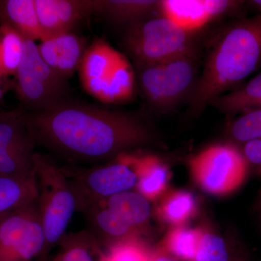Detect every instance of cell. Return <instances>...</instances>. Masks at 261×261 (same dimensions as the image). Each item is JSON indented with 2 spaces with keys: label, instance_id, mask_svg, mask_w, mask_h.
Wrapping results in <instances>:
<instances>
[{
  "label": "cell",
  "instance_id": "obj_1",
  "mask_svg": "<svg viewBox=\"0 0 261 261\" xmlns=\"http://www.w3.org/2000/svg\"><path fill=\"white\" fill-rule=\"evenodd\" d=\"M23 113L36 145L73 161L99 162L117 158L155 138L137 116L69 99L44 111L23 110Z\"/></svg>",
  "mask_w": 261,
  "mask_h": 261
},
{
  "label": "cell",
  "instance_id": "obj_2",
  "mask_svg": "<svg viewBox=\"0 0 261 261\" xmlns=\"http://www.w3.org/2000/svg\"><path fill=\"white\" fill-rule=\"evenodd\" d=\"M260 64L261 14L233 22L211 44L202 74L187 99L190 113H202Z\"/></svg>",
  "mask_w": 261,
  "mask_h": 261
},
{
  "label": "cell",
  "instance_id": "obj_3",
  "mask_svg": "<svg viewBox=\"0 0 261 261\" xmlns=\"http://www.w3.org/2000/svg\"><path fill=\"white\" fill-rule=\"evenodd\" d=\"M34 170L38 210L45 237L44 250L39 258L46 259L66 234L70 220L77 211V200L63 168L50 157L35 153Z\"/></svg>",
  "mask_w": 261,
  "mask_h": 261
},
{
  "label": "cell",
  "instance_id": "obj_4",
  "mask_svg": "<svg viewBox=\"0 0 261 261\" xmlns=\"http://www.w3.org/2000/svg\"><path fill=\"white\" fill-rule=\"evenodd\" d=\"M123 46L136 67L163 63L197 50L194 33L180 28L164 15L128 27Z\"/></svg>",
  "mask_w": 261,
  "mask_h": 261
},
{
  "label": "cell",
  "instance_id": "obj_5",
  "mask_svg": "<svg viewBox=\"0 0 261 261\" xmlns=\"http://www.w3.org/2000/svg\"><path fill=\"white\" fill-rule=\"evenodd\" d=\"M142 94L152 107L169 111L188 99L197 77V50L156 64L136 67Z\"/></svg>",
  "mask_w": 261,
  "mask_h": 261
},
{
  "label": "cell",
  "instance_id": "obj_6",
  "mask_svg": "<svg viewBox=\"0 0 261 261\" xmlns=\"http://www.w3.org/2000/svg\"><path fill=\"white\" fill-rule=\"evenodd\" d=\"M15 76V92L24 111L37 112L68 99V81L42 59L34 41L24 39L23 53Z\"/></svg>",
  "mask_w": 261,
  "mask_h": 261
},
{
  "label": "cell",
  "instance_id": "obj_7",
  "mask_svg": "<svg viewBox=\"0 0 261 261\" xmlns=\"http://www.w3.org/2000/svg\"><path fill=\"white\" fill-rule=\"evenodd\" d=\"M188 166L197 186L216 197L237 191L249 171L241 149L231 144H218L202 149L189 160Z\"/></svg>",
  "mask_w": 261,
  "mask_h": 261
},
{
  "label": "cell",
  "instance_id": "obj_8",
  "mask_svg": "<svg viewBox=\"0 0 261 261\" xmlns=\"http://www.w3.org/2000/svg\"><path fill=\"white\" fill-rule=\"evenodd\" d=\"M116 162L87 169L62 168L73 187L77 211L121 192L130 191L137 185L133 168L118 155Z\"/></svg>",
  "mask_w": 261,
  "mask_h": 261
},
{
  "label": "cell",
  "instance_id": "obj_9",
  "mask_svg": "<svg viewBox=\"0 0 261 261\" xmlns=\"http://www.w3.org/2000/svg\"><path fill=\"white\" fill-rule=\"evenodd\" d=\"M45 245L37 200L0 217V261H34Z\"/></svg>",
  "mask_w": 261,
  "mask_h": 261
},
{
  "label": "cell",
  "instance_id": "obj_10",
  "mask_svg": "<svg viewBox=\"0 0 261 261\" xmlns=\"http://www.w3.org/2000/svg\"><path fill=\"white\" fill-rule=\"evenodd\" d=\"M41 41L71 33L81 20L99 13L101 0H34Z\"/></svg>",
  "mask_w": 261,
  "mask_h": 261
},
{
  "label": "cell",
  "instance_id": "obj_11",
  "mask_svg": "<svg viewBox=\"0 0 261 261\" xmlns=\"http://www.w3.org/2000/svg\"><path fill=\"white\" fill-rule=\"evenodd\" d=\"M122 56L106 39H94L86 49L78 70L84 90L97 99Z\"/></svg>",
  "mask_w": 261,
  "mask_h": 261
},
{
  "label": "cell",
  "instance_id": "obj_12",
  "mask_svg": "<svg viewBox=\"0 0 261 261\" xmlns=\"http://www.w3.org/2000/svg\"><path fill=\"white\" fill-rule=\"evenodd\" d=\"M87 47L85 38L68 33L42 41L38 49L51 69L63 80L68 81L79 70Z\"/></svg>",
  "mask_w": 261,
  "mask_h": 261
},
{
  "label": "cell",
  "instance_id": "obj_13",
  "mask_svg": "<svg viewBox=\"0 0 261 261\" xmlns=\"http://www.w3.org/2000/svg\"><path fill=\"white\" fill-rule=\"evenodd\" d=\"M133 168L137 175L136 192L145 197L147 200H159L168 191L170 179L169 168L162 160L153 154H120Z\"/></svg>",
  "mask_w": 261,
  "mask_h": 261
},
{
  "label": "cell",
  "instance_id": "obj_14",
  "mask_svg": "<svg viewBox=\"0 0 261 261\" xmlns=\"http://www.w3.org/2000/svg\"><path fill=\"white\" fill-rule=\"evenodd\" d=\"M80 213L85 216L90 226L89 231L102 246L128 239L142 238L143 235L111 211L102 201L84 207Z\"/></svg>",
  "mask_w": 261,
  "mask_h": 261
},
{
  "label": "cell",
  "instance_id": "obj_15",
  "mask_svg": "<svg viewBox=\"0 0 261 261\" xmlns=\"http://www.w3.org/2000/svg\"><path fill=\"white\" fill-rule=\"evenodd\" d=\"M36 145L22 108L0 113V149L34 156Z\"/></svg>",
  "mask_w": 261,
  "mask_h": 261
},
{
  "label": "cell",
  "instance_id": "obj_16",
  "mask_svg": "<svg viewBox=\"0 0 261 261\" xmlns=\"http://www.w3.org/2000/svg\"><path fill=\"white\" fill-rule=\"evenodd\" d=\"M14 29L23 39H41L34 0H0V25Z\"/></svg>",
  "mask_w": 261,
  "mask_h": 261
},
{
  "label": "cell",
  "instance_id": "obj_17",
  "mask_svg": "<svg viewBox=\"0 0 261 261\" xmlns=\"http://www.w3.org/2000/svg\"><path fill=\"white\" fill-rule=\"evenodd\" d=\"M36 174L28 176L0 175V217L37 200Z\"/></svg>",
  "mask_w": 261,
  "mask_h": 261
},
{
  "label": "cell",
  "instance_id": "obj_18",
  "mask_svg": "<svg viewBox=\"0 0 261 261\" xmlns=\"http://www.w3.org/2000/svg\"><path fill=\"white\" fill-rule=\"evenodd\" d=\"M132 227L145 235L151 216L149 201L136 191L121 192L102 200Z\"/></svg>",
  "mask_w": 261,
  "mask_h": 261
},
{
  "label": "cell",
  "instance_id": "obj_19",
  "mask_svg": "<svg viewBox=\"0 0 261 261\" xmlns=\"http://www.w3.org/2000/svg\"><path fill=\"white\" fill-rule=\"evenodd\" d=\"M159 9L165 17L178 27L195 33L211 21L205 0H164Z\"/></svg>",
  "mask_w": 261,
  "mask_h": 261
},
{
  "label": "cell",
  "instance_id": "obj_20",
  "mask_svg": "<svg viewBox=\"0 0 261 261\" xmlns=\"http://www.w3.org/2000/svg\"><path fill=\"white\" fill-rule=\"evenodd\" d=\"M50 261H102V244L89 230L66 233Z\"/></svg>",
  "mask_w": 261,
  "mask_h": 261
},
{
  "label": "cell",
  "instance_id": "obj_21",
  "mask_svg": "<svg viewBox=\"0 0 261 261\" xmlns=\"http://www.w3.org/2000/svg\"><path fill=\"white\" fill-rule=\"evenodd\" d=\"M158 200V217L173 227L185 226L197 212L195 197L186 190H168Z\"/></svg>",
  "mask_w": 261,
  "mask_h": 261
},
{
  "label": "cell",
  "instance_id": "obj_22",
  "mask_svg": "<svg viewBox=\"0 0 261 261\" xmlns=\"http://www.w3.org/2000/svg\"><path fill=\"white\" fill-rule=\"evenodd\" d=\"M155 0H101L99 13L115 25H128L147 18L159 8Z\"/></svg>",
  "mask_w": 261,
  "mask_h": 261
},
{
  "label": "cell",
  "instance_id": "obj_23",
  "mask_svg": "<svg viewBox=\"0 0 261 261\" xmlns=\"http://www.w3.org/2000/svg\"><path fill=\"white\" fill-rule=\"evenodd\" d=\"M136 75L133 67L124 56L117 63L112 74L103 86L97 100L107 104L127 102L135 94Z\"/></svg>",
  "mask_w": 261,
  "mask_h": 261
},
{
  "label": "cell",
  "instance_id": "obj_24",
  "mask_svg": "<svg viewBox=\"0 0 261 261\" xmlns=\"http://www.w3.org/2000/svg\"><path fill=\"white\" fill-rule=\"evenodd\" d=\"M211 105L228 115L261 107V73L238 90L216 98Z\"/></svg>",
  "mask_w": 261,
  "mask_h": 261
},
{
  "label": "cell",
  "instance_id": "obj_25",
  "mask_svg": "<svg viewBox=\"0 0 261 261\" xmlns=\"http://www.w3.org/2000/svg\"><path fill=\"white\" fill-rule=\"evenodd\" d=\"M202 228L173 227L160 246L178 261H194Z\"/></svg>",
  "mask_w": 261,
  "mask_h": 261
},
{
  "label": "cell",
  "instance_id": "obj_26",
  "mask_svg": "<svg viewBox=\"0 0 261 261\" xmlns=\"http://www.w3.org/2000/svg\"><path fill=\"white\" fill-rule=\"evenodd\" d=\"M24 39L14 29L0 25V74L15 75L23 53Z\"/></svg>",
  "mask_w": 261,
  "mask_h": 261
},
{
  "label": "cell",
  "instance_id": "obj_27",
  "mask_svg": "<svg viewBox=\"0 0 261 261\" xmlns=\"http://www.w3.org/2000/svg\"><path fill=\"white\" fill-rule=\"evenodd\" d=\"M245 249L238 244H228L219 235L202 229L194 261H230Z\"/></svg>",
  "mask_w": 261,
  "mask_h": 261
},
{
  "label": "cell",
  "instance_id": "obj_28",
  "mask_svg": "<svg viewBox=\"0 0 261 261\" xmlns=\"http://www.w3.org/2000/svg\"><path fill=\"white\" fill-rule=\"evenodd\" d=\"M152 253L142 238L128 239L106 246L102 261H151Z\"/></svg>",
  "mask_w": 261,
  "mask_h": 261
},
{
  "label": "cell",
  "instance_id": "obj_29",
  "mask_svg": "<svg viewBox=\"0 0 261 261\" xmlns=\"http://www.w3.org/2000/svg\"><path fill=\"white\" fill-rule=\"evenodd\" d=\"M233 140L244 144L261 138V108L244 113L233 121L229 128Z\"/></svg>",
  "mask_w": 261,
  "mask_h": 261
},
{
  "label": "cell",
  "instance_id": "obj_30",
  "mask_svg": "<svg viewBox=\"0 0 261 261\" xmlns=\"http://www.w3.org/2000/svg\"><path fill=\"white\" fill-rule=\"evenodd\" d=\"M34 173V155H24L0 149V175L28 176Z\"/></svg>",
  "mask_w": 261,
  "mask_h": 261
},
{
  "label": "cell",
  "instance_id": "obj_31",
  "mask_svg": "<svg viewBox=\"0 0 261 261\" xmlns=\"http://www.w3.org/2000/svg\"><path fill=\"white\" fill-rule=\"evenodd\" d=\"M206 9L211 20L226 15L238 13L243 8L245 2L231 0H205Z\"/></svg>",
  "mask_w": 261,
  "mask_h": 261
},
{
  "label": "cell",
  "instance_id": "obj_32",
  "mask_svg": "<svg viewBox=\"0 0 261 261\" xmlns=\"http://www.w3.org/2000/svg\"><path fill=\"white\" fill-rule=\"evenodd\" d=\"M242 152L249 168L261 173V138L248 141L243 144Z\"/></svg>",
  "mask_w": 261,
  "mask_h": 261
},
{
  "label": "cell",
  "instance_id": "obj_33",
  "mask_svg": "<svg viewBox=\"0 0 261 261\" xmlns=\"http://www.w3.org/2000/svg\"><path fill=\"white\" fill-rule=\"evenodd\" d=\"M151 261H178L173 255L168 253L162 247L159 246L153 250Z\"/></svg>",
  "mask_w": 261,
  "mask_h": 261
},
{
  "label": "cell",
  "instance_id": "obj_34",
  "mask_svg": "<svg viewBox=\"0 0 261 261\" xmlns=\"http://www.w3.org/2000/svg\"><path fill=\"white\" fill-rule=\"evenodd\" d=\"M230 261H250V259H249V255L246 250H245V251L240 252L231 257Z\"/></svg>",
  "mask_w": 261,
  "mask_h": 261
},
{
  "label": "cell",
  "instance_id": "obj_35",
  "mask_svg": "<svg viewBox=\"0 0 261 261\" xmlns=\"http://www.w3.org/2000/svg\"><path fill=\"white\" fill-rule=\"evenodd\" d=\"M252 208L257 214L261 211V186L260 189H259L258 192H257L256 199H255V202H254Z\"/></svg>",
  "mask_w": 261,
  "mask_h": 261
},
{
  "label": "cell",
  "instance_id": "obj_36",
  "mask_svg": "<svg viewBox=\"0 0 261 261\" xmlns=\"http://www.w3.org/2000/svg\"><path fill=\"white\" fill-rule=\"evenodd\" d=\"M247 4L257 12L258 14H261V0H252V1L247 2Z\"/></svg>",
  "mask_w": 261,
  "mask_h": 261
},
{
  "label": "cell",
  "instance_id": "obj_37",
  "mask_svg": "<svg viewBox=\"0 0 261 261\" xmlns=\"http://www.w3.org/2000/svg\"><path fill=\"white\" fill-rule=\"evenodd\" d=\"M5 78H6V77H4L3 75L0 74V100H1L2 98H3V94H4L5 92V89L4 87H3V79Z\"/></svg>",
  "mask_w": 261,
  "mask_h": 261
},
{
  "label": "cell",
  "instance_id": "obj_38",
  "mask_svg": "<svg viewBox=\"0 0 261 261\" xmlns=\"http://www.w3.org/2000/svg\"><path fill=\"white\" fill-rule=\"evenodd\" d=\"M257 215H258L259 224H260V227L261 229V211L260 212L257 213Z\"/></svg>",
  "mask_w": 261,
  "mask_h": 261
},
{
  "label": "cell",
  "instance_id": "obj_39",
  "mask_svg": "<svg viewBox=\"0 0 261 261\" xmlns=\"http://www.w3.org/2000/svg\"><path fill=\"white\" fill-rule=\"evenodd\" d=\"M35 261H50V258H49V257H48V258H46V259L39 258V259H37V260H36Z\"/></svg>",
  "mask_w": 261,
  "mask_h": 261
}]
</instances>
